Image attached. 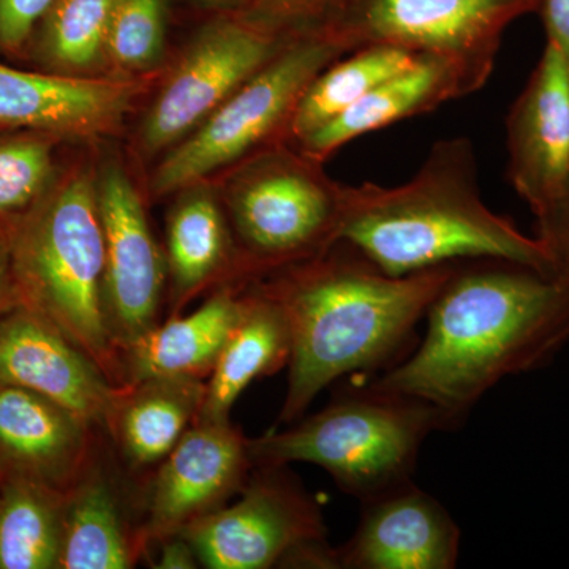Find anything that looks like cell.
Returning <instances> with one entry per match:
<instances>
[{"label": "cell", "mask_w": 569, "mask_h": 569, "mask_svg": "<svg viewBox=\"0 0 569 569\" xmlns=\"http://www.w3.org/2000/svg\"><path fill=\"white\" fill-rule=\"evenodd\" d=\"M537 13L546 32V43L563 56L569 67V0H539Z\"/></svg>", "instance_id": "32"}, {"label": "cell", "mask_w": 569, "mask_h": 569, "mask_svg": "<svg viewBox=\"0 0 569 569\" xmlns=\"http://www.w3.org/2000/svg\"><path fill=\"white\" fill-rule=\"evenodd\" d=\"M296 36L276 31L239 10L209 13L170 54L142 102L130 157L141 167L156 163Z\"/></svg>", "instance_id": "8"}, {"label": "cell", "mask_w": 569, "mask_h": 569, "mask_svg": "<svg viewBox=\"0 0 569 569\" xmlns=\"http://www.w3.org/2000/svg\"><path fill=\"white\" fill-rule=\"evenodd\" d=\"M167 216L168 302L179 316L197 296L223 284L253 282L213 179L190 183L173 194Z\"/></svg>", "instance_id": "17"}, {"label": "cell", "mask_w": 569, "mask_h": 569, "mask_svg": "<svg viewBox=\"0 0 569 569\" xmlns=\"http://www.w3.org/2000/svg\"><path fill=\"white\" fill-rule=\"evenodd\" d=\"M97 430L37 392L0 388V456L21 478L69 490L97 456Z\"/></svg>", "instance_id": "18"}, {"label": "cell", "mask_w": 569, "mask_h": 569, "mask_svg": "<svg viewBox=\"0 0 569 569\" xmlns=\"http://www.w3.org/2000/svg\"><path fill=\"white\" fill-rule=\"evenodd\" d=\"M505 126L508 181L542 222L569 186V67L552 44L546 43Z\"/></svg>", "instance_id": "14"}, {"label": "cell", "mask_w": 569, "mask_h": 569, "mask_svg": "<svg viewBox=\"0 0 569 569\" xmlns=\"http://www.w3.org/2000/svg\"><path fill=\"white\" fill-rule=\"evenodd\" d=\"M443 427L426 403L353 388L299 425L249 440L250 458L253 467L313 463L365 503L410 482L422 441Z\"/></svg>", "instance_id": "5"}, {"label": "cell", "mask_w": 569, "mask_h": 569, "mask_svg": "<svg viewBox=\"0 0 569 569\" xmlns=\"http://www.w3.org/2000/svg\"><path fill=\"white\" fill-rule=\"evenodd\" d=\"M470 93H475L473 88L452 63L421 56L413 67L381 82L335 121L293 144L325 163L342 146L362 134L427 114Z\"/></svg>", "instance_id": "19"}, {"label": "cell", "mask_w": 569, "mask_h": 569, "mask_svg": "<svg viewBox=\"0 0 569 569\" xmlns=\"http://www.w3.org/2000/svg\"><path fill=\"white\" fill-rule=\"evenodd\" d=\"M179 535L209 569L282 568L296 550L328 541L320 507L284 466L254 467L236 503Z\"/></svg>", "instance_id": "11"}, {"label": "cell", "mask_w": 569, "mask_h": 569, "mask_svg": "<svg viewBox=\"0 0 569 569\" xmlns=\"http://www.w3.org/2000/svg\"><path fill=\"white\" fill-rule=\"evenodd\" d=\"M96 458L67 490L58 568L129 569L142 559L137 529L127 526L114 486Z\"/></svg>", "instance_id": "23"}, {"label": "cell", "mask_w": 569, "mask_h": 569, "mask_svg": "<svg viewBox=\"0 0 569 569\" xmlns=\"http://www.w3.org/2000/svg\"><path fill=\"white\" fill-rule=\"evenodd\" d=\"M156 80H86L0 61V130L50 133L69 144H102L126 132Z\"/></svg>", "instance_id": "12"}, {"label": "cell", "mask_w": 569, "mask_h": 569, "mask_svg": "<svg viewBox=\"0 0 569 569\" xmlns=\"http://www.w3.org/2000/svg\"><path fill=\"white\" fill-rule=\"evenodd\" d=\"M346 54L321 28L298 33L197 130L152 164L142 181L148 200L173 197L183 187L217 178L269 146L290 142L291 121L307 88Z\"/></svg>", "instance_id": "7"}, {"label": "cell", "mask_w": 569, "mask_h": 569, "mask_svg": "<svg viewBox=\"0 0 569 569\" xmlns=\"http://www.w3.org/2000/svg\"><path fill=\"white\" fill-rule=\"evenodd\" d=\"M206 380L157 377L119 388L104 430L132 470L159 466L203 406Z\"/></svg>", "instance_id": "21"}, {"label": "cell", "mask_w": 569, "mask_h": 569, "mask_svg": "<svg viewBox=\"0 0 569 569\" xmlns=\"http://www.w3.org/2000/svg\"><path fill=\"white\" fill-rule=\"evenodd\" d=\"M159 553L157 560L153 561L152 568L157 569H194L200 567L197 553L192 546L187 542L181 535H176L164 539L159 545Z\"/></svg>", "instance_id": "34"}, {"label": "cell", "mask_w": 569, "mask_h": 569, "mask_svg": "<svg viewBox=\"0 0 569 569\" xmlns=\"http://www.w3.org/2000/svg\"><path fill=\"white\" fill-rule=\"evenodd\" d=\"M54 0H0V56L24 62L29 40Z\"/></svg>", "instance_id": "30"}, {"label": "cell", "mask_w": 569, "mask_h": 569, "mask_svg": "<svg viewBox=\"0 0 569 569\" xmlns=\"http://www.w3.org/2000/svg\"><path fill=\"white\" fill-rule=\"evenodd\" d=\"M61 138L32 130L0 134V217L28 211L54 181Z\"/></svg>", "instance_id": "28"}, {"label": "cell", "mask_w": 569, "mask_h": 569, "mask_svg": "<svg viewBox=\"0 0 569 569\" xmlns=\"http://www.w3.org/2000/svg\"><path fill=\"white\" fill-rule=\"evenodd\" d=\"M332 2L335 0H249L239 11L276 31L296 36L318 28Z\"/></svg>", "instance_id": "29"}, {"label": "cell", "mask_w": 569, "mask_h": 569, "mask_svg": "<svg viewBox=\"0 0 569 569\" xmlns=\"http://www.w3.org/2000/svg\"><path fill=\"white\" fill-rule=\"evenodd\" d=\"M459 548L458 523L410 481L365 501L353 538L337 553L343 569H452Z\"/></svg>", "instance_id": "16"}, {"label": "cell", "mask_w": 569, "mask_h": 569, "mask_svg": "<svg viewBox=\"0 0 569 569\" xmlns=\"http://www.w3.org/2000/svg\"><path fill=\"white\" fill-rule=\"evenodd\" d=\"M323 164L279 142L213 178L253 282L339 242L346 183Z\"/></svg>", "instance_id": "6"}, {"label": "cell", "mask_w": 569, "mask_h": 569, "mask_svg": "<svg viewBox=\"0 0 569 569\" xmlns=\"http://www.w3.org/2000/svg\"><path fill=\"white\" fill-rule=\"evenodd\" d=\"M194 9L204 13H217V11L241 10L249 0H187Z\"/></svg>", "instance_id": "35"}, {"label": "cell", "mask_w": 569, "mask_h": 569, "mask_svg": "<svg viewBox=\"0 0 569 569\" xmlns=\"http://www.w3.org/2000/svg\"><path fill=\"white\" fill-rule=\"evenodd\" d=\"M426 317L417 350L369 387L426 403L456 425L501 380L545 366L567 346L569 272L462 261Z\"/></svg>", "instance_id": "1"}, {"label": "cell", "mask_w": 569, "mask_h": 569, "mask_svg": "<svg viewBox=\"0 0 569 569\" xmlns=\"http://www.w3.org/2000/svg\"><path fill=\"white\" fill-rule=\"evenodd\" d=\"M539 0H335L318 28L348 52L403 48L452 63L475 92L496 67L501 39Z\"/></svg>", "instance_id": "9"}, {"label": "cell", "mask_w": 569, "mask_h": 569, "mask_svg": "<svg viewBox=\"0 0 569 569\" xmlns=\"http://www.w3.org/2000/svg\"><path fill=\"white\" fill-rule=\"evenodd\" d=\"M421 59L389 44H370L337 59L307 88L290 126V142L305 140L337 116L350 110L381 82L402 73Z\"/></svg>", "instance_id": "25"}, {"label": "cell", "mask_w": 569, "mask_h": 569, "mask_svg": "<svg viewBox=\"0 0 569 569\" xmlns=\"http://www.w3.org/2000/svg\"><path fill=\"white\" fill-rule=\"evenodd\" d=\"M171 0H114L108 21V77L153 78L170 59L168 17Z\"/></svg>", "instance_id": "27"}, {"label": "cell", "mask_w": 569, "mask_h": 569, "mask_svg": "<svg viewBox=\"0 0 569 569\" xmlns=\"http://www.w3.org/2000/svg\"><path fill=\"white\" fill-rule=\"evenodd\" d=\"M29 389L103 429L119 388L48 318L20 306L0 325V388Z\"/></svg>", "instance_id": "15"}, {"label": "cell", "mask_w": 569, "mask_h": 569, "mask_svg": "<svg viewBox=\"0 0 569 569\" xmlns=\"http://www.w3.org/2000/svg\"><path fill=\"white\" fill-rule=\"evenodd\" d=\"M339 241L395 277L473 260L516 261L557 272L538 238L523 234L482 200L467 137L437 141L402 186H346Z\"/></svg>", "instance_id": "3"}, {"label": "cell", "mask_w": 569, "mask_h": 569, "mask_svg": "<svg viewBox=\"0 0 569 569\" xmlns=\"http://www.w3.org/2000/svg\"><path fill=\"white\" fill-rule=\"evenodd\" d=\"M249 438L222 421H194L159 463L137 529L141 557L241 493L252 473Z\"/></svg>", "instance_id": "13"}, {"label": "cell", "mask_w": 569, "mask_h": 569, "mask_svg": "<svg viewBox=\"0 0 569 569\" xmlns=\"http://www.w3.org/2000/svg\"><path fill=\"white\" fill-rule=\"evenodd\" d=\"M291 336L282 309L250 283L242 309L208 381L197 421L230 419L236 400L258 378L272 376L290 362Z\"/></svg>", "instance_id": "22"}, {"label": "cell", "mask_w": 569, "mask_h": 569, "mask_svg": "<svg viewBox=\"0 0 569 569\" xmlns=\"http://www.w3.org/2000/svg\"><path fill=\"white\" fill-rule=\"evenodd\" d=\"M20 306L11 250V217H0V310Z\"/></svg>", "instance_id": "33"}, {"label": "cell", "mask_w": 569, "mask_h": 569, "mask_svg": "<svg viewBox=\"0 0 569 569\" xmlns=\"http://www.w3.org/2000/svg\"><path fill=\"white\" fill-rule=\"evenodd\" d=\"M110 142L97 146V201L104 242V312L122 356L159 325L168 276L149 223L144 186Z\"/></svg>", "instance_id": "10"}, {"label": "cell", "mask_w": 569, "mask_h": 569, "mask_svg": "<svg viewBox=\"0 0 569 569\" xmlns=\"http://www.w3.org/2000/svg\"><path fill=\"white\" fill-rule=\"evenodd\" d=\"M537 224V238L548 249L557 271L569 272V186L559 208Z\"/></svg>", "instance_id": "31"}, {"label": "cell", "mask_w": 569, "mask_h": 569, "mask_svg": "<svg viewBox=\"0 0 569 569\" xmlns=\"http://www.w3.org/2000/svg\"><path fill=\"white\" fill-rule=\"evenodd\" d=\"M67 490L17 477L0 496V569L58 568Z\"/></svg>", "instance_id": "26"}, {"label": "cell", "mask_w": 569, "mask_h": 569, "mask_svg": "<svg viewBox=\"0 0 569 569\" xmlns=\"http://www.w3.org/2000/svg\"><path fill=\"white\" fill-rule=\"evenodd\" d=\"M244 290L223 284L190 316L153 326L123 351L122 388L157 377L209 378L241 313Z\"/></svg>", "instance_id": "20"}, {"label": "cell", "mask_w": 569, "mask_h": 569, "mask_svg": "<svg viewBox=\"0 0 569 569\" xmlns=\"http://www.w3.org/2000/svg\"><path fill=\"white\" fill-rule=\"evenodd\" d=\"M458 264L388 276L339 241L254 280L282 309L290 328V373L279 422L301 418L340 377L391 362Z\"/></svg>", "instance_id": "2"}, {"label": "cell", "mask_w": 569, "mask_h": 569, "mask_svg": "<svg viewBox=\"0 0 569 569\" xmlns=\"http://www.w3.org/2000/svg\"><path fill=\"white\" fill-rule=\"evenodd\" d=\"M97 146L61 163L47 192L11 217V250L21 306L58 326L111 385L122 388L121 356L104 312Z\"/></svg>", "instance_id": "4"}, {"label": "cell", "mask_w": 569, "mask_h": 569, "mask_svg": "<svg viewBox=\"0 0 569 569\" xmlns=\"http://www.w3.org/2000/svg\"><path fill=\"white\" fill-rule=\"evenodd\" d=\"M114 0H54L26 51L32 69L70 78L108 77V21Z\"/></svg>", "instance_id": "24"}]
</instances>
